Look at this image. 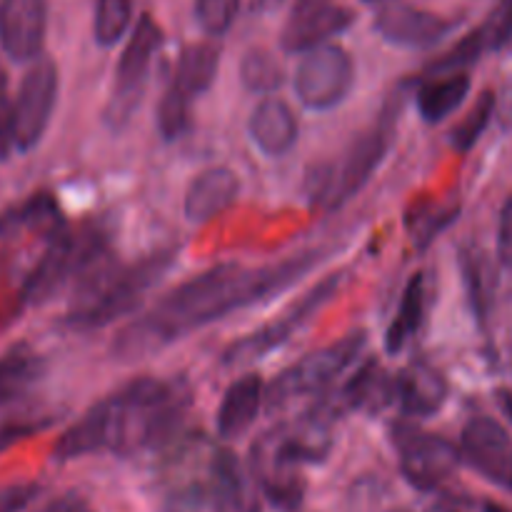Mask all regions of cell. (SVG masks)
<instances>
[{"label":"cell","mask_w":512,"mask_h":512,"mask_svg":"<svg viewBox=\"0 0 512 512\" xmlns=\"http://www.w3.org/2000/svg\"><path fill=\"white\" fill-rule=\"evenodd\" d=\"M240 180L230 168H208L190 180L183 210L190 223H210L238 200Z\"/></svg>","instance_id":"18"},{"label":"cell","mask_w":512,"mask_h":512,"mask_svg":"<svg viewBox=\"0 0 512 512\" xmlns=\"http://www.w3.org/2000/svg\"><path fill=\"white\" fill-rule=\"evenodd\" d=\"M38 495V485H10L0 490V512H20Z\"/></svg>","instance_id":"33"},{"label":"cell","mask_w":512,"mask_h":512,"mask_svg":"<svg viewBox=\"0 0 512 512\" xmlns=\"http://www.w3.org/2000/svg\"><path fill=\"white\" fill-rule=\"evenodd\" d=\"M365 345H368V333L355 330V333L340 338L338 343L305 355L303 360L283 370L270 385V405H283L293 398H305V395H318L328 390L350 365L358 363Z\"/></svg>","instance_id":"6"},{"label":"cell","mask_w":512,"mask_h":512,"mask_svg":"<svg viewBox=\"0 0 512 512\" xmlns=\"http://www.w3.org/2000/svg\"><path fill=\"white\" fill-rule=\"evenodd\" d=\"M398 118L400 98L393 95V98L380 108L378 118H375L368 128L360 130V133L355 135L350 148L345 150L343 163L320 165V168H315L318 180H315L313 190H310V198L323 203L325 213H335V210L345 208V205L353 198H358V195L363 193L365 185L373 180V175L378 173V168L385 163L390 148H393Z\"/></svg>","instance_id":"3"},{"label":"cell","mask_w":512,"mask_h":512,"mask_svg":"<svg viewBox=\"0 0 512 512\" xmlns=\"http://www.w3.org/2000/svg\"><path fill=\"white\" fill-rule=\"evenodd\" d=\"M250 143L265 158H285L298 145L300 125L293 108L280 98H263L248 118Z\"/></svg>","instance_id":"17"},{"label":"cell","mask_w":512,"mask_h":512,"mask_svg":"<svg viewBox=\"0 0 512 512\" xmlns=\"http://www.w3.org/2000/svg\"><path fill=\"white\" fill-rule=\"evenodd\" d=\"M493 110H495L493 95L490 93L480 95L475 108L470 110V113L453 128V133H450V143H453L460 153L473 148V145L480 140V135L485 133V128H488L490 118H493Z\"/></svg>","instance_id":"28"},{"label":"cell","mask_w":512,"mask_h":512,"mask_svg":"<svg viewBox=\"0 0 512 512\" xmlns=\"http://www.w3.org/2000/svg\"><path fill=\"white\" fill-rule=\"evenodd\" d=\"M453 220V213H428V215H418L413 225V243L418 248H428L430 243L435 240V235L445 228V225Z\"/></svg>","instance_id":"31"},{"label":"cell","mask_w":512,"mask_h":512,"mask_svg":"<svg viewBox=\"0 0 512 512\" xmlns=\"http://www.w3.org/2000/svg\"><path fill=\"white\" fill-rule=\"evenodd\" d=\"M48 373V360L30 343H15L0 355V405L28 395Z\"/></svg>","instance_id":"20"},{"label":"cell","mask_w":512,"mask_h":512,"mask_svg":"<svg viewBox=\"0 0 512 512\" xmlns=\"http://www.w3.org/2000/svg\"><path fill=\"white\" fill-rule=\"evenodd\" d=\"M155 128L165 143H175L190 130V98L170 85L158 103L155 113Z\"/></svg>","instance_id":"27"},{"label":"cell","mask_w":512,"mask_h":512,"mask_svg":"<svg viewBox=\"0 0 512 512\" xmlns=\"http://www.w3.org/2000/svg\"><path fill=\"white\" fill-rule=\"evenodd\" d=\"M263 400L265 383L260 375L248 373L243 378L233 380L223 393V398H220L218 413H215V428H218L220 438H240L255 423Z\"/></svg>","instance_id":"19"},{"label":"cell","mask_w":512,"mask_h":512,"mask_svg":"<svg viewBox=\"0 0 512 512\" xmlns=\"http://www.w3.org/2000/svg\"><path fill=\"white\" fill-rule=\"evenodd\" d=\"M45 0H0V48L15 63L40 58L45 40Z\"/></svg>","instance_id":"13"},{"label":"cell","mask_w":512,"mask_h":512,"mask_svg":"<svg viewBox=\"0 0 512 512\" xmlns=\"http://www.w3.org/2000/svg\"><path fill=\"white\" fill-rule=\"evenodd\" d=\"M458 450L460 458L485 480L512 493V438L498 420L488 415L470 418Z\"/></svg>","instance_id":"11"},{"label":"cell","mask_w":512,"mask_h":512,"mask_svg":"<svg viewBox=\"0 0 512 512\" xmlns=\"http://www.w3.org/2000/svg\"><path fill=\"white\" fill-rule=\"evenodd\" d=\"M210 505L213 512H260L258 485L228 448L215 450L210 463Z\"/></svg>","instance_id":"15"},{"label":"cell","mask_w":512,"mask_h":512,"mask_svg":"<svg viewBox=\"0 0 512 512\" xmlns=\"http://www.w3.org/2000/svg\"><path fill=\"white\" fill-rule=\"evenodd\" d=\"M68 512H90V510H88V508H85V505L75 503V505H70V508H68Z\"/></svg>","instance_id":"35"},{"label":"cell","mask_w":512,"mask_h":512,"mask_svg":"<svg viewBox=\"0 0 512 512\" xmlns=\"http://www.w3.org/2000/svg\"><path fill=\"white\" fill-rule=\"evenodd\" d=\"M345 280H348V270H338V273L328 275V278L320 280L313 290L303 295L295 305H290L278 320L273 323L260 325L253 333L243 335L240 340H235L233 345H228V350L223 353V365H250L258 363V360L268 358L273 350L283 348L290 338H293L298 330H303L330 300H335V295L343 290Z\"/></svg>","instance_id":"4"},{"label":"cell","mask_w":512,"mask_h":512,"mask_svg":"<svg viewBox=\"0 0 512 512\" xmlns=\"http://www.w3.org/2000/svg\"><path fill=\"white\" fill-rule=\"evenodd\" d=\"M395 400L405 418H430L448 400V383L443 373L425 360H413L393 378Z\"/></svg>","instance_id":"16"},{"label":"cell","mask_w":512,"mask_h":512,"mask_svg":"<svg viewBox=\"0 0 512 512\" xmlns=\"http://www.w3.org/2000/svg\"><path fill=\"white\" fill-rule=\"evenodd\" d=\"M425 308H428V285H425L423 273H415L405 285L395 318L390 320L388 330H385V350L390 355L403 353L405 345L413 340V335L418 333L425 320Z\"/></svg>","instance_id":"22"},{"label":"cell","mask_w":512,"mask_h":512,"mask_svg":"<svg viewBox=\"0 0 512 512\" xmlns=\"http://www.w3.org/2000/svg\"><path fill=\"white\" fill-rule=\"evenodd\" d=\"M323 255V250H305L263 268L223 263L198 273L125 325L113 343V358L123 363L150 358L195 330L220 323L238 310L265 303L318 268L325 260Z\"/></svg>","instance_id":"1"},{"label":"cell","mask_w":512,"mask_h":512,"mask_svg":"<svg viewBox=\"0 0 512 512\" xmlns=\"http://www.w3.org/2000/svg\"><path fill=\"white\" fill-rule=\"evenodd\" d=\"M355 15L333 0H295L280 45L285 53H310L350 28Z\"/></svg>","instance_id":"12"},{"label":"cell","mask_w":512,"mask_h":512,"mask_svg":"<svg viewBox=\"0 0 512 512\" xmlns=\"http://www.w3.org/2000/svg\"><path fill=\"white\" fill-rule=\"evenodd\" d=\"M43 428H48V420L45 423H8L0 425V453H5L8 448H13L20 440L30 438V435L40 433Z\"/></svg>","instance_id":"34"},{"label":"cell","mask_w":512,"mask_h":512,"mask_svg":"<svg viewBox=\"0 0 512 512\" xmlns=\"http://www.w3.org/2000/svg\"><path fill=\"white\" fill-rule=\"evenodd\" d=\"M133 20V0H98L95 5L93 35L100 48H113L120 43Z\"/></svg>","instance_id":"26"},{"label":"cell","mask_w":512,"mask_h":512,"mask_svg":"<svg viewBox=\"0 0 512 512\" xmlns=\"http://www.w3.org/2000/svg\"><path fill=\"white\" fill-rule=\"evenodd\" d=\"M218 68L220 50L215 48L213 43L188 45V48H183V53H180L178 65H175L173 83L170 85L193 100L198 98V95L208 93L210 85L218 78Z\"/></svg>","instance_id":"23"},{"label":"cell","mask_w":512,"mask_h":512,"mask_svg":"<svg viewBox=\"0 0 512 512\" xmlns=\"http://www.w3.org/2000/svg\"><path fill=\"white\" fill-rule=\"evenodd\" d=\"M238 5L240 0H195V18L205 33L220 38L233 25Z\"/></svg>","instance_id":"29"},{"label":"cell","mask_w":512,"mask_h":512,"mask_svg":"<svg viewBox=\"0 0 512 512\" xmlns=\"http://www.w3.org/2000/svg\"><path fill=\"white\" fill-rule=\"evenodd\" d=\"M353 85V58L348 55V50L330 43L305 53L293 78L298 100L315 113H328V110L343 105Z\"/></svg>","instance_id":"7"},{"label":"cell","mask_w":512,"mask_h":512,"mask_svg":"<svg viewBox=\"0 0 512 512\" xmlns=\"http://www.w3.org/2000/svg\"><path fill=\"white\" fill-rule=\"evenodd\" d=\"M470 85L473 83H470L468 73H448L428 78L415 93L420 118L428 125H438L448 120L465 103V98L470 95Z\"/></svg>","instance_id":"21"},{"label":"cell","mask_w":512,"mask_h":512,"mask_svg":"<svg viewBox=\"0 0 512 512\" xmlns=\"http://www.w3.org/2000/svg\"><path fill=\"white\" fill-rule=\"evenodd\" d=\"M10 123H13V100L8 95V80L0 73V160H5L13 153Z\"/></svg>","instance_id":"32"},{"label":"cell","mask_w":512,"mask_h":512,"mask_svg":"<svg viewBox=\"0 0 512 512\" xmlns=\"http://www.w3.org/2000/svg\"><path fill=\"white\" fill-rule=\"evenodd\" d=\"M375 30L390 45L428 50L453 30V23L428 10L410 8V5H388L375 15Z\"/></svg>","instance_id":"14"},{"label":"cell","mask_w":512,"mask_h":512,"mask_svg":"<svg viewBox=\"0 0 512 512\" xmlns=\"http://www.w3.org/2000/svg\"><path fill=\"white\" fill-rule=\"evenodd\" d=\"M393 400V378L385 373L378 360H368V363L360 365L358 373L350 378V383L340 393V403L348 405L350 410H368V413L383 410Z\"/></svg>","instance_id":"24"},{"label":"cell","mask_w":512,"mask_h":512,"mask_svg":"<svg viewBox=\"0 0 512 512\" xmlns=\"http://www.w3.org/2000/svg\"><path fill=\"white\" fill-rule=\"evenodd\" d=\"M400 455V473L413 488L430 493L438 490L460 465V450L443 435L400 425L393 435Z\"/></svg>","instance_id":"10"},{"label":"cell","mask_w":512,"mask_h":512,"mask_svg":"<svg viewBox=\"0 0 512 512\" xmlns=\"http://www.w3.org/2000/svg\"><path fill=\"white\" fill-rule=\"evenodd\" d=\"M480 30L488 48H503L512 38V0H503Z\"/></svg>","instance_id":"30"},{"label":"cell","mask_w":512,"mask_h":512,"mask_svg":"<svg viewBox=\"0 0 512 512\" xmlns=\"http://www.w3.org/2000/svg\"><path fill=\"white\" fill-rule=\"evenodd\" d=\"M160 43H163V33H160L158 23L150 15H140L133 38L128 40L118 60L113 90H110V100L103 110V123L108 125L110 133H123L135 110L143 103L150 63H153V55L158 53Z\"/></svg>","instance_id":"5"},{"label":"cell","mask_w":512,"mask_h":512,"mask_svg":"<svg viewBox=\"0 0 512 512\" xmlns=\"http://www.w3.org/2000/svg\"><path fill=\"white\" fill-rule=\"evenodd\" d=\"M175 260L178 250L163 248L125 268L103 265L78 285V298L65 313L63 325L70 330L108 328L143 303L145 295L168 275Z\"/></svg>","instance_id":"2"},{"label":"cell","mask_w":512,"mask_h":512,"mask_svg":"<svg viewBox=\"0 0 512 512\" xmlns=\"http://www.w3.org/2000/svg\"><path fill=\"white\" fill-rule=\"evenodd\" d=\"M240 83L248 93L273 95L283 88L285 70L270 50L250 48L240 60Z\"/></svg>","instance_id":"25"},{"label":"cell","mask_w":512,"mask_h":512,"mask_svg":"<svg viewBox=\"0 0 512 512\" xmlns=\"http://www.w3.org/2000/svg\"><path fill=\"white\" fill-rule=\"evenodd\" d=\"M368 3H378V0H368Z\"/></svg>","instance_id":"36"},{"label":"cell","mask_w":512,"mask_h":512,"mask_svg":"<svg viewBox=\"0 0 512 512\" xmlns=\"http://www.w3.org/2000/svg\"><path fill=\"white\" fill-rule=\"evenodd\" d=\"M303 465L293 458L285 445L283 430H273L258 438L250 450V478L258 485L260 495L280 510H298L305 495V480L300 475Z\"/></svg>","instance_id":"9"},{"label":"cell","mask_w":512,"mask_h":512,"mask_svg":"<svg viewBox=\"0 0 512 512\" xmlns=\"http://www.w3.org/2000/svg\"><path fill=\"white\" fill-rule=\"evenodd\" d=\"M55 103H58V68L53 60L38 58L23 75L13 98V123H10L13 150L30 153L38 148L53 118Z\"/></svg>","instance_id":"8"}]
</instances>
